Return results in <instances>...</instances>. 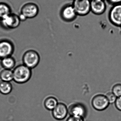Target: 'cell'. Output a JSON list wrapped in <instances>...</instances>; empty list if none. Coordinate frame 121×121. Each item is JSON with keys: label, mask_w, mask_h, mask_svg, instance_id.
<instances>
[{"label": "cell", "mask_w": 121, "mask_h": 121, "mask_svg": "<svg viewBox=\"0 0 121 121\" xmlns=\"http://www.w3.org/2000/svg\"><path fill=\"white\" fill-rule=\"evenodd\" d=\"M39 12V8L37 4L33 2H28L23 5L21 8L20 13L27 19L35 17Z\"/></svg>", "instance_id": "obj_5"}, {"label": "cell", "mask_w": 121, "mask_h": 121, "mask_svg": "<svg viewBox=\"0 0 121 121\" xmlns=\"http://www.w3.org/2000/svg\"><path fill=\"white\" fill-rule=\"evenodd\" d=\"M13 89V86L10 82L0 80V93L2 94H10Z\"/></svg>", "instance_id": "obj_17"}, {"label": "cell", "mask_w": 121, "mask_h": 121, "mask_svg": "<svg viewBox=\"0 0 121 121\" xmlns=\"http://www.w3.org/2000/svg\"><path fill=\"white\" fill-rule=\"evenodd\" d=\"M109 103L106 96L99 95L94 96L92 101L93 108L98 111H103L106 109Z\"/></svg>", "instance_id": "obj_10"}, {"label": "cell", "mask_w": 121, "mask_h": 121, "mask_svg": "<svg viewBox=\"0 0 121 121\" xmlns=\"http://www.w3.org/2000/svg\"><path fill=\"white\" fill-rule=\"evenodd\" d=\"M60 14L62 19L68 22L73 21L77 16L72 4H67L63 6Z\"/></svg>", "instance_id": "obj_9"}, {"label": "cell", "mask_w": 121, "mask_h": 121, "mask_svg": "<svg viewBox=\"0 0 121 121\" xmlns=\"http://www.w3.org/2000/svg\"><path fill=\"white\" fill-rule=\"evenodd\" d=\"M115 105L117 109L121 111V96L117 97L115 103Z\"/></svg>", "instance_id": "obj_21"}, {"label": "cell", "mask_w": 121, "mask_h": 121, "mask_svg": "<svg viewBox=\"0 0 121 121\" xmlns=\"http://www.w3.org/2000/svg\"><path fill=\"white\" fill-rule=\"evenodd\" d=\"M58 103L56 98L53 97H49L45 100L44 105L48 110L53 111L57 106Z\"/></svg>", "instance_id": "obj_16"}, {"label": "cell", "mask_w": 121, "mask_h": 121, "mask_svg": "<svg viewBox=\"0 0 121 121\" xmlns=\"http://www.w3.org/2000/svg\"><path fill=\"white\" fill-rule=\"evenodd\" d=\"M109 104H115L117 97L112 92H109L106 95Z\"/></svg>", "instance_id": "obj_19"}, {"label": "cell", "mask_w": 121, "mask_h": 121, "mask_svg": "<svg viewBox=\"0 0 121 121\" xmlns=\"http://www.w3.org/2000/svg\"><path fill=\"white\" fill-rule=\"evenodd\" d=\"M1 65L3 69L12 70L15 68L16 61L13 57H7L1 59Z\"/></svg>", "instance_id": "obj_13"}, {"label": "cell", "mask_w": 121, "mask_h": 121, "mask_svg": "<svg viewBox=\"0 0 121 121\" xmlns=\"http://www.w3.org/2000/svg\"></svg>", "instance_id": "obj_24"}, {"label": "cell", "mask_w": 121, "mask_h": 121, "mask_svg": "<svg viewBox=\"0 0 121 121\" xmlns=\"http://www.w3.org/2000/svg\"><path fill=\"white\" fill-rule=\"evenodd\" d=\"M68 113L70 116L78 117L84 118L87 114L86 107L83 104L74 103L71 104L68 108Z\"/></svg>", "instance_id": "obj_6"}, {"label": "cell", "mask_w": 121, "mask_h": 121, "mask_svg": "<svg viewBox=\"0 0 121 121\" xmlns=\"http://www.w3.org/2000/svg\"><path fill=\"white\" fill-rule=\"evenodd\" d=\"M66 121H84V118L78 117L70 116Z\"/></svg>", "instance_id": "obj_20"}, {"label": "cell", "mask_w": 121, "mask_h": 121, "mask_svg": "<svg viewBox=\"0 0 121 121\" xmlns=\"http://www.w3.org/2000/svg\"><path fill=\"white\" fill-rule=\"evenodd\" d=\"M18 16L21 21H24L27 19V18L23 14L20 13L18 15Z\"/></svg>", "instance_id": "obj_23"}, {"label": "cell", "mask_w": 121, "mask_h": 121, "mask_svg": "<svg viewBox=\"0 0 121 121\" xmlns=\"http://www.w3.org/2000/svg\"><path fill=\"white\" fill-rule=\"evenodd\" d=\"M106 8L105 0H91V11L95 15L103 14L106 11Z\"/></svg>", "instance_id": "obj_11"}, {"label": "cell", "mask_w": 121, "mask_h": 121, "mask_svg": "<svg viewBox=\"0 0 121 121\" xmlns=\"http://www.w3.org/2000/svg\"><path fill=\"white\" fill-rule=\"evenodd\" d=\"M22 60L23 64L32 69L37 67L39 64L40 57L36 51L29 50L23 54Z\"/></svg>", "instance_id": "obj_2"}, {"label": "cell", "mask_w": 121, "mask_h": 121, "mask_svg": "<svg viewBox=\"0 0 121 121\" xmlns=\"http://www.w3.org/2000/svg\"><path fill=\"white\" fill-rule=\"evenodd\" d=\"M72 5L77 15L85 16L91 11L90 0H73Z\"/></svg>", "instance_id": "obj_3"}, {"label": "cell", "mask_w": 121, "mask_h": 121, "mask_svg": "<svg viewBox=\"0 0 121 121\" xmlns=\"http://www.w3.org/2000/svg\"><path fill=\"white\" fill-rule=\"evenodd\" d=\"M112 93L117 97L121 96V84H117L114 86Z\"/></svg>", "instance_id": "obj_18"}, {"label": "cell", "mask_w": 121, "mask_h": 121, "mask_svg": "<svg viewBox=\"0 0 121 121\" xmlns=\"http://www.w3.org/2000/svg\"><path fill=\"white\" fill-rule=\"evenodd\" d=\"M0 79L4 82H10L13 80V74L12 70L3 69L0 71Z\"/></svg>", "instance_id": "obj_15"}, {"label": "cell", "mask_w": 121, "mask_h": 121, "mask_svg": "<svg viewBox=\"0 0 121 121\" xmlns=\"http://www.w3.org/2000/svg\"><path fill=\"white\" fill-rule=\"evenodd\" d=\"M13 71V80L18 84H24L27 82L32 76L31 69L23 64L15 67Z\"/></svg>", "instance_id": "obj_1"}, {"label": "cell", "mask_w": 121, "mask_h": 121, "mask_svg": "<svg viewBox=\"0 0 121 121\" xmlns=\"http://www.w3.org/2000/svg\"><path fill=\"white\" fill-rule=\"evenodd\" d=\"M21 21L18 15L11 13L0 20V25L6 29H13L20 25Z\"/></svg>", "instance_id": "obj_4"}, {"label": "cell", "mask_w": 121, "mask_h": 121, "mask_svg": "<svg viewBox=\"0 0 121 121\" xmlns=\"http://www.w3.org/2000/svg\"><path fill=\"white\" fill-rule=\"evenodd\" d=\"M108 17L113 25L121 27V4L113 6L109 11Z\"/></svg>", "instance_id": "obj_8"}, {"label": "cell", "mask_w": 121, "mask_h": 121, "mask_svg": "<svg viewBox=\"0 0 121 121\" xmlns=\"http://www.w3.org/2000/svg\"><path fill=\"white\" fill-rule=\"evenodd\" d=\"M14 51L13 43L6 39L0 40V59L10 56Z\"/></svg>", "instance_id": "obj_7"}, {"label": "cell", "mask_w": 121, "mask_h": 121, "mask_svg": "<svg viewBox=\"0 0 121 121\" xmlns=\"http://www.w3.org/2000/svg\"><path fill=\"white\" fill-rule=\"evenodd\" d=\"M68 113V108L63 103H58L52 111V115L56 120L61 121L64 119Z\"/></svg>", "instance_id": "obj_12"}, {"label": "cell", "mask_w": 121, "mask_h": 121, "mask_svg": "<svg viewBox=\"0 0 121 121\" xmlns=\"http://www.w3.org/2000/svg\"><path fill=\"white\" fill-rule=\"evenodd\" d=\"M107 1L112 5L121 4V0H107Z\"/></svg>", "instance_id": "obj_22"}, {"label": "cell", "mask_w": 121, "mask_h": 121, "mask_svg": "<svg viewBox=\"0 0 121 121\" xmlns=\"http://www.w3.org/2000/svg\"><path fill=\"white\" fill-rule=\"evenodd\" d=\"M12 13L11 8L5 2H0V20Z\"/></svg>", "instance_id": "obj_14"}]
</instances>
